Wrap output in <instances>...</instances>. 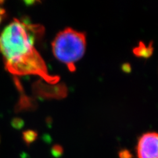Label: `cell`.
I'll use <instances>...</instances> for the list:
<instances>
[{
  "label": "cell",
  "mask_w": 158,
  "mask_h": 158,
  "mask_svg": "<svg viewBox=\"0 0 158 158\" xmlns=\"http://www.w3.org/2000/svg\"><path fill=\"white\" fill-rule=\"evenodd\" d=\"M153 52H154V48L152 43L146 46L144 43L140 42L139 45L133 49V53L136 56L143 58L150 57L152 55Z\"/></svg>",
  "instance_id": "277c9868"
},
{
  "label": "cell",
  "mask_w": 158,
  "mask_h": 158,
  "mask_svg": "<svg viewBox=\"0 0 158 158\" xmlns=\"http://www.w3.org/2000/svg\"><path fill=\"white\" fill-rule=\"evenodd\" d=\"M86 48L85 34L71 28L58 33L52 42L54 56L72 72L75 71V63L85 55Z\"/></svg>",
  "instance_id": "7a4b0ae2"
},
{
  "label": "cell",
  "mask_w": 158,
  "mask_h": 158,
  "mask_svg": "<svg viewBox=\"0 0 158 158\" xmlns=\"http://www.w3.org/2000/svg\"><path fill=\"white\" fill-rule=\"evenodd\" d=\"M24 125V122L23 120H21V118H15L14 120H13L12 122V125L16 128H21L23 127Z\"/></svg>",
  "instance_id": "8992f818"
},
{
  "label": "cell",
  "mask_w": 158,
  "mask_h": 158,
  "mask_svg": "<svg viewBox=\"0 0 158 158\" xmlns=\"http://www.w3.org/2000/svg\"><path fill=\"white\" fill-rule=\"evenodd\" d=\"M138 158H158V136L156 132H147L138 140Z\"/></svg>",
  "instance_id": "3957f363"
},
{
  "label": "cell",
  "mask_w": 158,
  "mask_h": 158,
  "mask_svg": "<svg viewBox=\"0 0 158 158\" xmlns=\"http://www.w3.org/2000/svg\"><path fill=\"white\" fill-rule=\"evenodd\" d=\"M120 157L121 158H131V155L128 151L123 150L120 153Z\"/></svg>",
  "instance_id": "ba28073f"
},
{
  "label": "cell",
  "mask_w": 158,
  "mask_h": 158,
  "mask_svg": "<svg viewBox=\"0 0 158 158\" xmlns=\"http://www.w3.org/2000/svg\"><path fill=\"white\" fill-rule=\"evenodd\" d=\"M3 3V2L0 1V24H1L2 20L5 16V14H6V11L5 9L2 7V3Z\"/></svg>",
  "instance_id": "52a82bcc"
},
{
  "label": "cell",
  "mask_w": 158,
  "mask_h": 158,
  "mask_svg": "<svg viewBox=\"0 0 158 158\" xmlns=\"http://www.w3.org/2000/svg\"><path fill=\"white\" fill-rule=\"evenodd\" d=\"M123 71H125V72L128 73L131 71V67L130 65H128V64H125V65H123Z\"/></svg>",
  "instance_id": "30bf717a"
},
{
  "label": "cell",
  "mask_w": 158,
  "mask_h": 158,
  "mask_svg": "<svg viewBox=\"0 0 158 158\" xmlns=\"http://www.w3.org/2000/svg\"><path fill=\"white\" fill-rule=\"evenodd\" d=\"M53 154H60L62 153V148L61 147L59 146H55L53 148Z\"/></svg>",
  "instance_id": "9c48e42d"
},
{
  "label": "cell",
  "mask_w": 158,
  "mask_h": 158,
  "mask_svg": "<svg viewBox=\"0 0 158 158\" xmlns=\"http://www.w3.org/2000/svg\"><path fill=\"white\" fill-rule=\"evenodd\" d=\"M42 28L15 19L0 34V53L6 70L13 75H35L49 83L58 81L49 75L44 59L34 47L36 36Z\"/></svg>",
  "instance_id": "6da1fadb"
},
{
  "label": "cell",
  "mask_w": 158,
  "mask_h": 158,
  "mask_svg": "<svg viewBox=\"0 0 158 158\" xmlns=\"http://www.w3.org/2000/svg\"><path fill=\"white\" fill-rule=\"evenodd\" d=\"M23 140L27 144H31L37 138V132L34 131H27L23 132Z\"/></svg>",
  "instance_id": "5b68a950"
}]
</instances>
